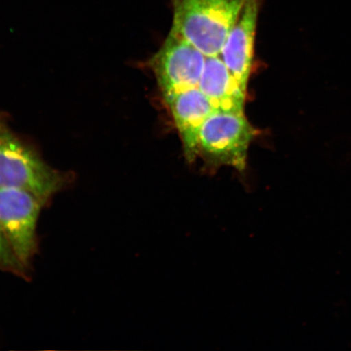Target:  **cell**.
Returning a JSON list of instances; mask_svg holds the SVG:
<instances>
[{
  "label": "cell",
  "mask_w": 351,
  "mask_h": 351,
  "mask_svg": "<svg viewBox=\"0 0 351 351\" xmlns=\"http://www.w3.org/2000/svg\"><path fill=\"white\" fill-rule=\"evenodd\" d=\"M170 32L185 38L206 56L221 55L245 0H171Z\"/></svg>",
  "instance_id": "6da1fadb"
},
{
  "label": "cell",
  "mask_w": 351,
  "mask_h": 351,
  "mask_svg": "<svg viewBox=\"0 0 351 351\" xmlns=\"http://www.w3.org/2000/svg\"><path fill=\"white\" fill-rule=\"evenodd\" d=\"M69 176L51 168L21 142L0 115V188L21 189L47 204L69 183Z\"/></svg>",
  "instance_id": "7a4b0ae2"
},
{
  "label": "cell",
  "mask_w": 351,
  "mask_h": 351,
  "mask_svg": "<svg viewBox=\"0 0 351 351\" xmlns=\"http://www.w3.org/2000/svg\"><path fill=\"white\" fill-rule=\"evenodd\" d=\"M257 134L244 112L214 111L202 127L199 157L210 169L230 167L243 173L249 147Z\"/></svg>",
  "instance_id": "3957f363"
},
{
  "label": "cell",
  "mask_w": 351,
  "mask_h": 351,
  "mask_svg": "<svg viewBox=\"0 0 351 351\" xmlns=\"http://www.w3.org/2000/svg\"><path fill=\"white\" fill-rule=\"evenodd\" d=\"M206 57L185 38L169 32L160 50L149 60L164 99L199 87Z\"/></svg>",
  "instance_id": "277c9868"
},
{
  "label": "cell",
  "mask_w": 351,
  "mask_h": 351,
  "mask_svg": "<svg viewBox=\"0 0 351 351\" xmlns=\"http://www.w3.org/2000/svg\"><path fill=\"white\" fill-rule=\"evenodd\" d=\"M45 204L21 189L0 188V225L19 260L28 267L36 253V228Z\"/></svg>",
  "instance_id": "5b68a950"
},
{
  "label": "cell",
  "mask_w": 351,
  "mask_h": 351,
  "mask_svg": "<svg viewBox=\"0 0 351 351\" xmlns=\"http://www.w3.org/2000/svg\"><path fill=\"white\" fill-rule=\"evenodd\" d=\"M263 0H245L222 47L221 57L245 91L251 76L257 22Z\"/></svg>",
  "instance_id": "8992f818"
},
{
  "label": "cell",
  "mask_w": 351,
  "mask_h": 351,
  "mask_svg": "<svg viewBox=\"0 0 351 351\" xmlns=\"http://www.w3.org/2000/svg\"><path fill=\"white\" fill-rule=\"evenodd\" d=\"M174 121L187 163L199 158L202 127L214 112L212 104L199 87L179 92L165 99Z\"/></svg>",
  "instance_id": "52a82bcc"
},
{
  "label": "cell",
  "mask_w": 351,
  "mask_h": 351,
  "mask_svg": "<svg viewBox=\"0 0 351 351\" xmlns=\"http://www.w3.org/2000/svg\"><path fill=\"white\" fill-rule=\"evenodd\" d=\"M199 88L214 111L244 112L247 92L232 75L221 56L206 57Z\"/></svg>",
  "instance_id": "ba28073f"
},
{
  "label": "cell",
  "mask_w": 351,
  "mask_h": 351,
  "mask_svg": "<svg viewBox=\"0 0 351 351\" xmlns=\"http://www.w3.org/2000/svg\"><path fill=\"white\" fill-rule=\"evenodd\" d=\"M0 270L22 278L27 276V267L22 263L12 251L10 241L0 225Z\"/></svg>",
  "instance_id": "9c48e42d"
}]
</instances>
